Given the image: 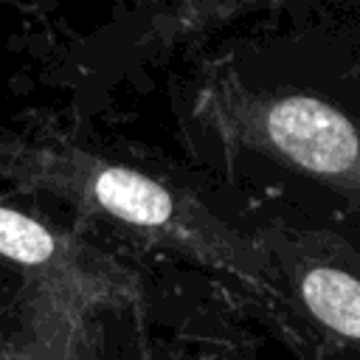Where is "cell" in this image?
<instances>
[{"mask_svg":"<svg viewBox=\"0 0 360 360\" xmlns=\"http://www.w3.org/2000/svg\"><path fill=\"white\" fill-rule=\"evenodd\" d=\"M276 146L309 172L340 174L357 160V135L352 124L315 98H284L267 115Z\"/></svg>","mask_w":360,"mask_h":360,"instance_id":"obj_1","label":"cell"},{"mask_svg":"<svg viewBox=\"0 0 360 360\" xmlns=\"http://www.w3.org/2000/svg\"><path fill=\"white\" fill-rule=\"evenodd\" d=\"M93 191L110 214L135 225H160L172 217V197L166 188L129 169H104Z\"/></svg>","mask_w":360,"mask_h":360,"instance_id":"obj_2","label":"cell"},{"mask_svg":"<svg viewBox=\"0 0 360 360\" xmlns=\"http://www.w3.org/2000/svg\"><path fill=\"white\" fill-rule=\"evenodd\" d=\"M301 292L309 312L329 329L346 338L360 335V290L349 273L335 267H315L307 273Z\"/></svg>","mask_w":360,"mask_h":360,"instance_id":"obj_3","label":"cell"},{"mask_svg":"<svg viewBox=\"0 0 360 360\" xmlns=\"http://www.w3.org/2000/svg\"><path fill=\"white\" fill-rule=\"evenodd\" d=\"M0 253L22 264H39L51 259L53 236L39 222L17 211L0 208Z\"/></svg>","mask_w":360,"mask_h":360,"instance_id":"obj_4","label":"cell"}]
</instances>
